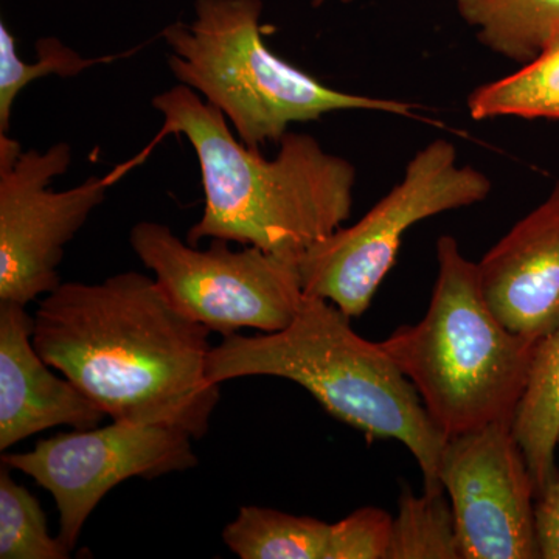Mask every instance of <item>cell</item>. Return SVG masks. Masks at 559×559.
Returning <instances> with one entry per match:
<instances>
[{"label": "cell", "mask_w": 559, "mask_h": 559, "mask_svg": "<svg viewBox=\"0 0 559 559\" xmlns=\"http://www.w3.org/2000/svg\"><path fill=\"white\" fill-rule=\"evenodd\" d=\"M33 344L106 417L170 426L201 440L219 403L210 331L180 312L156 280L123 272L61 283L40 301Z\"/></svg>", "instance_id": "1"}, {"label": "cell", "mask_w": 559, "mask_h": 559, "mask_svg": "<svg viewBox=\"0 0 559 559\" xmlns=\"http://www.w3.org/2000/svg\"><path fill=\"white\" fill-rule=\"evenodd\" d=\"M160 135L189 140L200 162L205 204L187 242L204 238L299 257L352 215L356 168L318 139L286 132L274 159L235 139L229 121L186 84L153 98Z\"/></svg>", "instance_id": "2"}, {"label": "cell", "mask_w": 559, "mask_h": 559, "mask_svg": "<svg viewBox=\"0 0 559 559\" xmlns=\"http://www.w3.org/2000/svg\"><path fill=\"white\" fill-rule=\"evenodd\" d=\"M207 373L218 385L248 377L296 382L370 440L400 441L417 460L425 491H444L439 471L447 437L380 342L359 336L329 300L307 294L299 314L277 333L223 337L210 349Z\"/></svg>", "instance_id": "3"}, {"label": "cell", "mask_w": 559, "mask_h": 559, "mask_svg": "<svg viewBox=\"0 0 559 559\" xmlns=\"http://www.w3.org/2000/svg\"><path fill=\"white\" fill-rule=\"evenodd\" d=\"M439 275L428 311L380 342L447 439L491 425L513 426L536 344L489 310L477 263L455 238L437 241Z\"/></svg>", "instance_id": "4"}, {"label": "cell", "mask_w": 559, "mask_h": 559, "mask_svg": "<svg viewBox=\"0 0 559 559\" xmlns=\"http://www.w3.org/2000/svg\"><path fill=\"white\" fill-rule=\"evenodd\" d=\"M261 0H197L190 24L162 31L173 75L219 109L248 148L337 110L414 116L417 105L333 90L283 61L261 38Z\"/></svg>", "instance_id": "5"}, {"label": "cell", "mask_w": 559, "mask_h": 559, "mask_svg": "<svg viewBox=\"0 0 559 559\" xmlns=\"http://www.w3.org/2000/svg\"><path fill=\"white\" fill-rule=\"evenodd\" d=\"M491 180L460 165L457 150L433 140L407 164L399 186L349 227H341L299 255L301 285L359 319L395 264L406 231L439 213L487 200Z\"/></svg>", "instance_id": "6"}, {"label": "cell", "mask_w": 559, "mask_h": 559, "mask_svg": "<svg viewBox=\"0 0 559 559\" xmlns=\"http://www.w3.org/2000/svg\"><path fill=\"white\" fill-rule=\"evenodd\" d=\"M130 245L171 304L223 337L242 329L285 330L307 300L296 255L255 246L234 250L224 240L200 250L153 221L132 227Z\"/></svg>", "instance_id": "7"}, {"label": "cell", "mask_w": 559, "mask_h": 559, "mask_svg": "<svg viewBox=\"0 0 559 559\" xmlns=\"http://www.w3.org/2000/svg\"><path fill=\"white\" fill-rule=\"evenodd\" d=\"M70 164L69 143L24 151L0 134V301L27 307L53 293L62 283L66 246L105 201L109 178L91 176L73 189L50 190Z\"/></svg>", "instance_id": "8"}, {"label": "cell", "mask_w": 559, "mask_h": 559, "mask_svg": "<svg viewBox=\"0 0 559 559\" xmlns=\"http://www.w3.org/2000/svg\"><path fill=\"white\" fill-rule=\"evenodd\" d=\"M182 429L112 419L40 440L32 451L2 454V465L46 488L60 514V539L70 550L102 499L121 481L157 479L194 468L198 457Z\"/></svg>", "instance_id": "9"}, {"label": "cell", "mask_w": 559, "mask_h": 559, "mask_svg": "<svg viewBox=\"0 0 559 559\" xmlns=\"http://www.w3.org/2000/svg\"><path fill=\"white\" fill-rule=\"evenodd\" d=\"M439 477L462 559H540L535 484L513 426L448 439Z\"/></svg>", "instance_id": "10"}, {"label": "cell", "mask_w": 559, "mask_h": 559, "mask_svg": "<svg viewBox=\"0 0 559 559\" xmlns=\"http://www.w3.org/2000/svg\"><path fill=\"white\" fill-rule=\"evenodd\" d=\"M489 310L532 342L559 326V180L477 263Z\"/></svg>", "instance_id": "11"}, {"label": "cell", "mask_w": 559, "mask_h": 559, "mask_svg": "<svg viewBox=\"0 0 559 559\" xmlns=\"http://www.w3.org/2000/svg\"><path fill=\"white\" fill-rule=\"evenodd\" d=\"M35 319L0 301V451L43 430L92 429L105 412L68 378L57 377L33 344Z\"/></svg>", "instance_id": "12"}, {"label": "cell", "mask_w": 559, "mask_h": 559, "mask_svg": "<svg viewBox=\"0 0 559 559\" xmlns=\"http://www.w3.org/2000/svg\"><path fill=\"white\" fill-rule=\"evenodd\" d=\"M513 433L527 459L539 498L559 474L555 460L559 433V326L536 344Z\"/></svg>", "instance_id": "13"}, {"label": "cell", "mask_w": 559, "mask_h": 559, "mask_svg": "<svg viewBox=\"0 0 559 559\" xmlns=\"http://www.w3.org/2000/svg\"><path fill=\"white\" fill-rule=\"evenodd\" d=\"M477 38L511 61L535 60L559 38V0H454Z\"/></svg>", "instance_id": "14"}, {"label": "cell", "mask_w": 559, "mask_h": 559, "mask_svg": "<svg viewBox=\"0 0 559 559\" xmlns=\"http://www.w3.org/2000/svg\"><path fill=\"white\" fill-rule=\"evenodd\" d=\"M331 524L264 507L245 506L223 540L241 559H326Z\"/></svg>", "instance_id": "15"}, {"label": "cell", "mask_w": 559, "mask_h": 559, "mask_svg": "<svg viewBox=\"0 0 559 559\" xmlns=\"http://www.w3.org/2000/svg\"><path fill=\"white\" fill-rule=\"evenodd\" d=\"M468 109L474 120H559V38L516 73L477 87L469 95Z\"/></svg>", "instance_id": "16"}, {"label": "cell", "mask_w": 559, "mask_h": 559, "mask_svg": "<svg viewBox=\"0 0 559 559\" xmlns=\"http://www.w3.org/2000/svg\"><path fill=\"white\" fill-rule=\"evenodd\" d=\"M385 559H462L457 522L444 491L417 496L404 485Z\"/></svg>", "instance_id": "17"}, {"label": "cell", "mask_w": 559, "mask_h": 559, "mask_svg": "<svg viewBox=\"0 0 559 559\" xmlns=\"http://www.w3.org/2000/svg\"><path fill=\"white\" fill-rule=\"evenodd\" d=\"M38 61L25 62L17 55L16 39L5 24H0V134H9L11 110L21 92L33 81L57 75L73 79L84 70L117 57L84 58L57 38H43L36 43Z\"/></svg>", "instance_id": "18"}, {"label": "cell", "mask_w": 559, "mask_h": 559, "mask_svg": "<svg viewBox=\"0 0 559 559\" xmlns=\"http://www.w3.org/2000/svg\"><path fill=\"white\" fill-rule=\"evenodd\" d=\"M0 468V559H68L72 550L50 536L39 500Z\"/></svg>", "instance_id": "19"}, {"label": "cell", "mask_w": 559, "mask_h": 559, "mask_svg": "<svg viewBox=\"0 0 559 559\" xmlns=\"http://www.w3.org/2000/svg\"><path fill=\"white\" fill-rule=\"evenodd\" d=\"M393 516L378 507H362L331 524L326 559H385Z\"/></svg>", "instance_id": "20"}, {"label": "cell", "mask_w": 559, "mask_h": 559, "mask_svg": "<svg viewBox=\"0 0 559 559\" xmlns=\"http://www.w3.org/2000/svg\"><path fill=\"white\" fill-rule=\"evenodd\" d=\"M536 532L540 559H559V474L550 487L536 498Z\"/></svg>", "instance_id": "21"}, {"label": "cell", "mask_w": 559, "mask_h": 559, "mask_svg": "<svg viewBox=\"0 0 559 559\" xmlns=\"http://www.w3.org/2000/svg\"><path fill=\"white\" fill-rule=\"evenodd\" d=\"M322 2H323V0H314L316 5H320V3H322Z\"/></svg>", "instance_id": "22"}]
</instances>
